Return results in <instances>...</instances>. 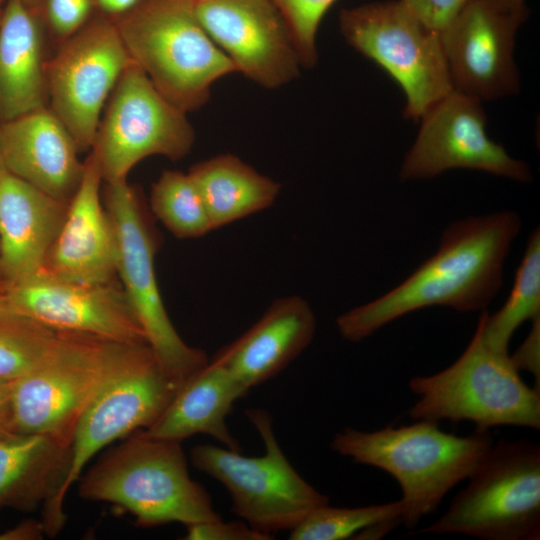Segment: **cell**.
I'll list each match as a JSON object with an SVG mask.
<instances>
[{
    "instance_id": "1",
    "label": "cell",
    "mask_w": 540,
    "mask_h": 540,
    "mask_svg": "<svg viewBox=\"0 0 540 540\" xmlns=\"http://www.w3.org/2000/svg\"><path fill=\"white\" fill-rule=\"evenodd\" d=\"M520 229V216L513 211L451 223L436 253L402 283L337 317L340 335L358 342L404 315L431 306L459 312L486 310L502 286L505 259Z\"/></svg>"
},
{
    "instance_id": "2",
    "label": "cell",
    "mask_w": 540,
    "mask_h": 540,
    "mask_svg": "<svg viewBox=\"0 0 540 540\" xmlns=\"http://www.w3.org/2000/svg\"><path fill=\"white\" fill-rule=\"evenodd\" d=\"M415 421L375 431L345 428L331 442L339 455L383 470L397 481L404 504L402 524L408 529L434 513L493 444L489 430L476 428L468 436H457L441 430L436 422Z\"/></svg>"
},
{
    "instance_id": "3",
    "label": "cell",
    "mask_w": 540,
    "mask_h": 540,
    "mask_svg": "<svg viewBox=\"0 0 540 540\" xmlns=\"http://www.w3.org/2000/svg\"><path fill=\"white\" fill-rule=\"evenodd\" d=\"M181 443L132 433L81 474L79 496L125 510L141 528L220 519L208 491L190 477Z\"/></svg>"
},
{
    "instance_id": "4",
    "label": "cell",
    "mask_w": 540,
    "mask_h": 540,
    "mask_svg": "<svg viewBox=\"0 0 540 540\" xmlns=\"http://www.w3.org/2000/svg\"><path fill=\"white\" fill-rule=\"evenodd\" d=\"M112 20L130 59L186 113L208 101L217 80L237 72L200 24L194 0H143Z\"/></svg>"
},
{
    "instance_id": "5",
    "label": "cell",
    "mask_w": 540,
    "mask_h": 540,
    "mask_svg": "<svg viewBox=\"0 0 540 540\" xmlns=\"http://www.w3.org/2000/svg\"><path fill=\"white\" fill-rule=\"evenodd\" d=\"M178 388L148 344L111 342L105 375L74 430L65 480L41 518L47 536L63 528L65 498L89 461L113 441L150 427Z\"/></svg>"
},
{
    "instance_id": "6",
    "label": "cell",
    "mask_w": 540,
    "mask_h": 540,
    "mask_svg": "<svg viewBox=\"0 0 540 540\" xmlns=\"http://www.w3.org/2000/svg\"><path fill=\"white\" fill-rule=\"evenodd\" d=\"M484 311L468 346L453 364L409 380L410 390L418 396L409 416L436 423L470 421L482 430L496 426L538 430L540 390L522 380L508 352L485 341Z\"/></svg>"
},
{
    "instance_id": "7",
    "label": "cell",
    "mask_w": 540,
    "mask_h": 540,
    "mask_svg": "<svg viewBox=\"0 0 540 540\" xmlns=\"http://www.w3.org/2000/svg\"><path fill=\"white\" fill-rule=\"evenodd\" d=\"M469 483L421 534H464L482 540L540 538V446L493 442Z\"/></svg>"
},
{
    "instance_id": "8",
    "label": "cell",
    "mask_w": 540,
    "mask_h": 540,
    "mask_svg": "<svg viewBox=\"0 0 540 540\" xmlns=\"http://www.w3.org/2000/svg\"><path fill=\"white\" fill-rule=\"evenodd\" d=\"M246 416L263 441V455L244 456L224 446L200 444L192 448L191 462L225 487L233 513L252 528L270 536L291 531L311 511L328 504L329 497L288 461L266 410L251 408Z\"/></svg>"
},
{
    "instance_id": "9",
    "label": "cell",
    "mask_w": 540,
    "mask_h": 540,
    "mask_svg": "<svg viewBox=\"0 0 540 540\" xmlns=\"http://www.w3.org/2000/svg\"><path fill=\"white\" fill-rule=\"evenodd\" d=\"M339 27L350 46L401 86L405 118L419 120L453 91L440 33L425 26L401 0L342 9Z\"/></svg>"
},
{
    "instance_id": "10",
    "label": "cell",
    "mask_w": 540,
    "mask_h": 540,
    "mask_svg": "<svg viewBox=\"0 0 540 540\" xmlns=\"http://www.w3.org/2000/svg\"><path fill=\"white\" fill-rule=\"evenodd\" d=\"M103 196L117 235V276L147 344L180 387L209 362L208 357L203 350L189 346L170 321L154 267L159 237L138 194L127 181H121L105 183Z\"/></svg>"
},
{
    "instance_id": "11",
    "label": "cell",
    "mask_w": 540,
    "mask_h": 540,
    "mask_svg": "<svg viewBox=\"0 0 540 540\" xmlns=\"http://www.w3.org/2000/svg\"><path fill=\"white\" fill-rule=\"evenodd\" d=\"M104 109L91 149L105 183L126 181L130 170L149 156L182 159L194 144L187 113L167 100L132 60Z\"/></svg>"
},
{
    "instance_id": "12",
    "label": "cell",
    "mask_w": 540,
    "mask_h": 540,
    "mask_svg": "<svg viewBox=\"0 0 540 540\" xmlns=\"http://www.w3.org/2000/svg\"><path fill=\"white\" fill-rule=\"evenodd\" d=\"M111 342L58 332L41 361L12 381L14 433L45 434L71 443L105 375Z\"/></svg>"
},
{
    "instance_id": "13",
    "label": "cell",
    "mask_w": 540,
    "mask_h": 540,
    "mask_svg": "<svg viewBox=\"0 0 540 540\" xmlns=\"http://www.w3.org/2000/svg\"><path fill=\"white\" fill-rule=\"evenodd\" d=\"M130 57L114 21H88L46 63L48 107L79 152L91 150L102 111Z\"/></svg>"
},
{
    "instance_id": "14",
    "label": "cell",
    "mask_w": 540,
    "mask_h": 540,
    "mask_svg": "<svg viewBox=\"0 0 540 540\" xmlns=\"http://www.w3.org/2000/svg\"><path fill=\"white\" fill-rule=\"evenodd\" d=\"M418 135L406 154L402 180L428 179L450 169H474L530 182L529 166L511 157L486 133L481 101L456 90L432 105L420 118Z\"/></svg>"
},
{
    "instance_id": "15",
    "label": "cell",
    "mask_w": 540,
    "mask_h": 540,
    "mask_svg": "<svg viewBox=\"0 0 540 540\" xmlns=\"http://www.w3.org/2000/svg\"><path fill=\"white\" fill-rule=\"evenodd\" d=\"M2 295L12 308L56 332L147 344L123 288L115 281L80 283L38 271L21 281L6 283Z\"/></svg>"
},
{
    "instance_id": "16",
    "label": "cell",
    "mask_w": 540,
    "mask_h": 540,
    "mask_svg": "<svg viewBox=\"0 0 540 540\" xmlns=\"http://www.w3.org/2000/svg\"><path fill=\"white\" fill-rule=\"evenodd\" d=\"M528 17L473 0L440 33L453 90L491 101L519 91L515 37Z\"/></svg>"
},
{
    "instance_id": "17",
    "label": "cell",
    "mask_w": 540,
    "mask_h": 540,
    "mask_svg": "<svg viewBox=\"0 0 540 540\" xmlns=\"http://www.w3.org/2000/svg\"><path fill=\"white\" fill-rule=\"evenodd\" d=\"M196 16L236 71L274 89L299 75L290 30L270 0H194Z\"/></svg>"
},
{
    "instance_id": "18",
    "label": "cell",
    "mask_w": 540,
    "mask_h": 540,
    "mask_svg": "<svg viewBox=\"0 0 540 540\" xmlns=\"http://www.w3.org/2000/svg\"><path fill=\"white\" fill-rule=\"evenodd\" d=\"M103 181L96 154L84 161L81 181L40 271L80 283H108L117 276L118 245L113 222L101 203Z\"/></svg>"
},
{
    "instance_id": "19",
    "label": "cell",
    "mask_w": 540,
    "mask_h": 540,
    "mask_svg": "<svg viewBox=\"0 0 540 540\" xmlns=\"http://www.w3.org/2000/svg\"><path fill=\"white\" fill-rule=\"evenodd\" d=\"M0 148L8 172L56 199L70 201L84 162L72 135L48 106L4 121Z\"/></svg>"
},
{
    "instance_id": "20",
    "label": "cell",
    "mask_w": 540,
    "mask_h": 540,
    "mask_svg": "<svg viewBox=\"0 0 540 540\" xmlns=\"http://www.w3.org/2000/svg\"><path fill=\"white\" fill-rule=\"evenodd\" d=\"M316 318L298 295L273 301L260 319L213 358L247 390L275 377L311 343Z\"/></svg>"
},
{
    "instance_id": "21",
    "label": "cell",
    "mask_w": 540,
    "mask_h": 540,
    "mask_svg": "<svg viewBox=\"0 0 540 540\" xmlns=\"http://www.w3.org/2000/svg\"><path fill=\"white\" fill-rule=\"evenodd\" d=\"M68 204L7 170L0 175V278L7 284L42 269Z\"/></svg>"
},
{
    "instance_id": "22",
    "label": "cell",
    "mask_w": 540,
    "mask_h": 540,
    "mask_svg": "<svg viewBox=\"0 0 540 540\" xmlns=\"http://www.w3.org/2000/svg\"><path fill=\"white\" fill-rule=\"evenodd\" d=\"M248 391L230 371L216 360L187 379L173 398L143 434L159 439L182 442L196 434L209 435L224 447L241 451L231 434L226 418L233 404Z\"/></svg>"
},
{
    "instance_id": "23",
    "label": "cell",
    "mask_w": 540,
    "mask_h": 540,
    "mask_svg": "<svg viewBox=\"0 0 540 540\" xmlns=\"http://www.w3.org/2000/svg\"><path fill=\"white\" fill-rule=\"evenodd\" d=\"M41 20L22 0H6L0 16L3 121L48 106Z\"/></svg>"
},
{
    "instance_id": "24",
    "label": "cell",
    "mask_w": 540,
    "mask_h": 540,
    "mask_svg": "<svg viewBox=\"0 0 540 540\" xmlns=\"http://www.w3.org/2000/svg\"><path fill=\"white\" fill-rule=\"evenodd\" d=\"M71 443L45 434L0 438V510L52 509L66 477Z\"/></svg>"
},
{
    "instance_id": "25",
    "label": "cell",
    "mask_w": 540,
    "mask_h": 540,
    "mask_svg": "<svg viewBox=\"0 0 540 540\" xmlns=\"http://www.w3.org/2000/svg\"><path fill=\"white\" fill-rule=\"evenodd\" d=\"M195 183L213 230L269 208L281 185L233 154H220L193 165Z\"/></svg>"
},
{
    "instance_id": "26",
    "label": "cell",
    "mask_w": 540,
    "mask_h": 540,
    "mask_svg": "<svg viewBox=\"0 0 540 540\" xmlns=\"http://www.w3.org/2000/svg\"><path fill=\"white\" fill-rule=\"evenodd\" d=\"M540 316V231L527 241L514 284L503 306L494 314L484 311L483 337L494 349L508 352L510 340L527 320Z\"/></svg>"
},
{
    "instance_id": "27",
    "label": "cell",
    "mask_w": 540,
    "mask_h": 540,
    "mask_svg": "<svg viewBox=\"0 0 540 540\" xmlns=\"http://www.w3.org/2000/svg\"><path fill=\"white\" fill-rule=\"evenodd\" d=\"M150 207L177 238H199L213 230L202 197L188 173L164 170L152 185Z\"/></svg>"
},
{
    "instance_id": "28",
    "label": "cell",
    "mask_w": 540,
    "mask_h": 540,
    "mask_svg": "<svg viewBox=\"0 0 540 540\" xmlns=\"http://www.w3.org/2000/svg\"><path fill=\"white\" fill-rule=\"evenodd\" d=\"M58 332L12 308L0 292V378L13 381L35 367Z\"/></svg>"
},
{
    "instance_id": "29",
    "label": "cell",
    "mask_w": 540,
    "mask_h": 540,
    "mask_svg": "<svg viewBox=\"0 0 540 540\" xmlns=\"http://www.w3.org/2000/svg\"><path fill=\"white\" fill-rule=\"evenodd\" d=\"M404 504L401 499L385 504L354 508L322 505L311 511L296 527L289 531L290 540H343L354 538L374 524L401 519Z\"/></svg>"
},
{
    "instance_id": "30",
    "label": "cell",
    "mask_w": 540,
    "mask_h": 540,
    "mask_svg": "<svg viewBox=\"0 0 540 540\" xmlns=\"http://www.w3.org/2000/svg\"><path fill=\"white\" fill-rule=\"evenodd\" d=\"M285 20L301 65L315 66L318 60L316 36L320 23L336 0H270Z\"/></svg>"
},
{
    "instance_id": "31",
    "label": "cell",
    "mask_w": 540,
    "mask_h": 540,
    "mask_svg": "<svg viewBox=\"0 0 540 540\" xmlns=\"http://www.w3.org/2000/svg\"><path fill=\"white\" fill-rule=\"evenodd\" d=\"M91 8L92 0H43L41 19L61 43L88 22Z\"/></svg>"
},
{
    "instance_id": "32",
    "label": "cell",
    "mask_w": 540,
    "mask_h": 540,
    "mask_svg": "<svg viewBox=\"0 0 540 540\" xmlns=\"http://www.w3.org/2000/svg\"><path fill=\"white\" fill-rule=\"evenodd\" d=\"M273 537L262 533L245 521L224 522L217 519L186 526V540H269Z\"/></svg>"
},
{
    "instance_id": "33",
    "label": "cell",
    "mask_w": 540,
    "mask_h": 540,
    "mask_svg": "<svg viewBox=\"0 0 540 540\" xmlns=\"http://www.w3.org/2000/svg\"><path fill=\"white\" fill-rule=\"evenodd\" d=\"M428 28L441 33L473 0H401Z\"/></svg>"
},
{
    "instance_id": "34",
    "label": "cell",
    "mask_w": 540,
    "mask_h": 540,
    "mask_svg": "<svg viewBox=\"0 0 540 540\" xmlns=\"http://www.w3.org/2000/svg\"><path fill=\"white\" fill-rule=\"evenodd\" d=\"M513 365L518 371H529L535 378V388L540 384V316L532 320V327L517 350L510 355Z\"/></svg>"
},
{
    "instance_id": "35",
    "label": "cell",
    "mask_w": 540,
    "mask_h": 540,
    "mask_svg": "<svg viewBox=\"0 0 540 540\" xmlns=\"http://www.w3.org/2000/svg\"><path fill=\"white\" fill-rule=\"evenodd\" d=\"M12 381L0 378V438L14 433Z\"/></svg>"
},
{
    "instance_id": "36",
    "label": "cell",
    "mask_w": 540,
    "mask_h": 540,
    "mask_svg": "<svg viewBox=\"0 0 540 540\" xmlns=\"http://www.w3.org/2000/svg\"><path fill=\"white\" fill-rule=\"evenodd\" d=\"M46 536L41 520L28 519L0 533V540H39Z\"/></svg>"
},
{
    "instance_id": "37",
    "label": "cell",
    "mask_w": 540,
    "mask_h": 540,
    "mask_svg": "<svg viewBox=\"0 0 540 540\" xmlns=\"http://www.w3.org/2000/svg\"><path fill=\"white\" fill-rule=\"evenodd\" d=\"M106 17L115 19L135 8L143 0H95Z\"/></svg>"
},
{
    "instance_id": "38",
    "label": "cell",
    "mask_w": 540,
    "mask_h": 540,
    "mask_svg": "<svg viewBox=\"0 0 540 540\" xmlns=\"http://www.w3.org/2000/svg\"><path fill=\"white\" fill-rule=\"evenodd\" d=\"M494 5L508 11H526L528 10L525 0H487Z\"/></svg>"
},
{
    "instance_id": "39",
    "label": "cell",
    "mask_w": 540,
    "mask_h": 540,
    "mask_svg": "<svg viewBox=\"0 0 540 540\" xmlns=\"http://www.w3.org/2000/svg\"><path fill=\"white\" fill-rule=\"evenodd\" d=\"M25 5L41 17L43 0H22Z\"/></svg>"
},
{
    "instance_id": "40",
    "label": "cell",
    "mask_w": 540,
    "mask_h": 540,
    "mask_svg": "<svg viewBox=\"0 0 540 540\" xmlns=\"http://www.w3.org/2000/svg\"><path fill=\"white\" fill-rule=\"evenodd\" d=\"M5 171H6V168H5V165H4V162H3L1 148H0V175Z\"/></svg>"
},
{
    "instance_id": "41",
    "label": "cell",
    "mask_w": 540,
    "mask_h": 540,
    "mask_svg": "<svg viewBox=\"0 0 540 540\" xmlns=\"http://www.w3.org/2000/svg\"><path fill=\"white\" fill-rule=\"evenodd\" d=\"M6 282L0 278V292H2L5 288Z\"/></svg>"
},
{
    "instance_id": "42",
    "label": "cell",
    "mask_w": 540,
    "mask_h": 540,
    "mask_svg": "<svg viewBox=\"0 0 540 540\" xmlns=\"http://www.w3.org/2000/svg\"><path fill=\"white\" fill-rule=\"evenodd\" d=\"M5 2H6V0H0V16H1V13H2Z\"/></svg>"
}]
</instances>
